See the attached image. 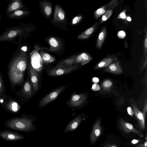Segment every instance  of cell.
<instances>
[{"instance_id":"obj_29","label":"cell","mask_w":147,"mask_h":147,"mask_svg":"<svg viewBox=\"0 0 147 147\" xmlns=\"http://www.w3.org/2000/svg\"><path fill=\"white\" fill-rule=\"evenodd\" d=\"M118 2L117 0H113L109 3L108 7L109 8H113L116 7L118 5Z\"/></svg>"},{"instance_id":"obj_27","label":"cell","mask_w":147,"mask_h":147,"mask_svg":"<svg viewBox=\"0 0 147 147\" xmlns=\"http://www.w3.org/2000/svg\"><path fill=\"white\" fill-rule=\"evenodd\" d=\"M5 86L3 83V77L2 75L0 73V96H3L4 95L5 92Z\"/></svg>"},{"instance_id":"obj_10","label":"cell","mask_w":147,"mask_h":147,"mask_svg":"<svg viewBox=\"0 0 147 147\" xmlns=\"http://www.w3.org/2000/svg\"><path fill=\"white\" fill-rule=\"evenodd\" d=\"M87 96L85 94H80L73 95L68 102V104L71 106L76 107L80 106L86 101Z\"/></svg>"},{"instance_id":"obj_40","label":"cell","mask_w":147,"mask_h":147,"mask_svg":"<svg viewBox=\"0 0 147 147\" xmlns=\"http://www.w3.org/2000/svg\"><path fill=\"white\" fill-rule=\"evenodd\" d=\"M139 141L138 140L134 139L131 142V143L132 144H135L138 143Z\"/></svg>"},{"instance_id":"obj_33","label":"cell","mask_w":147,"mask_h":147,"mask_svg":"<svg viewBox=\"0 0 147 147\" xmlns=\"http://www.w3.org/2000/svg\"><path fill=\"white\" fill-rule=\"evenodd\" d=\"M100 89V86L98 84H93L91 88V89L92 90L94 91L99 90Z\"/></svg>"},{"instance_id":"obj_36","label":"cell","mask_w":147,"mask_h":147,"mask_svg":"<svg viewBox=\"0 0 147 147\" xmlns=\"http://www.w3.org/2000/svg\"><path fill=\"white\" fill-rule=\"evenodd\" d=\"M144 49L145 50V53L146 54H147V35L146 34V38L144 40Z\"/></svg>"},{"instance_id":"obj_6","label":"cell","mask_w":147,"mask_h":147,"mask_svg":"<svg viewBox=\"0 0 147 147\" xmlns=\"http://www.w3.org/2000/svg\"><path fill=\"white\" fill-rule=\"evenodd\" d=\"M118 123L120 129L124 133L129 134L132 132L140 138L144 137V136L142 133L134 127L131 124L125 121L122 118L120 119Z\"/></svg>"},{"instance_id":"obj_30","label":"cell","mask_w":147,"mask_h":147,"mask_svg":"<svg viewBox=\"0 0 147 147\" xmlns=\"http://www.w3.org/2000/svg\"><path fill=\"white\" fill-rule=\"evenodd\" d=\"M82 16H76L72 20V24L74 25L78 23L81 21L82 19Z\"/></svg>"},{"instance_id":"obj_37","label":"cell","mask_w":147,"mask_h":147,"mask_svg":"<svg viewBox=\"0 0 147 147\" xmlns=\"http://www.w3.org/2000/svg\"><path fill=\"white\" fill-rule=\"evenodd\" d=\"M136 147H147V141L144 142L143 144H139L136 146Z\"/></svg>"},{"instance_id":"obj_21","label":"cell","mask_w":147,"mask_h":147,"mask_svg":"<svg viewBox=\"0 0 147 147\" xmlns=\"http://www.w3.org/2000/svg\"><path fill=\"white\" fill-rule=\"evenodd\" d=\"M94 26H93L87 29L78 37V38L85 39L88 38L94 30Z\"/></svg>"},{"instance_id":"obj_15","label":"cell","mask_w":147,"mask_h":147,"mask_svg":"<svg viewBox=\"0 0 147 147\" xmlns=\"http://www.w3.org/2000/svg\"><path fill=\"white\" fill-rule=\"evenodd\" d=\"M82 120V117L79 115L74 118L67 126L64 133L74 131L78 127Z\"/></svg>"},{"instance_id":"obj_16","label":"cell","mask_w":147,"mask_h":147,"mask_svg":"<svg viewBox=\"0 0 147 147\" xmlns=\"http://www.w3.org/2000/svg\"><path fill=\"white\" fill-rule=\"evenodd\" d=\"M65 18V13L59 5H56L54 16V20L56 22H61Z\"/></svg>"},{"instance_id":"obj_2","label":"cell","mask_w":147,"mask_h":147,"mask_svg":"<svg viewBox=\"0 0 147 147\" xmlns=\"http://www.w3.org/2000/svg\"><path fill=\"white\" fill-rule=\"evenodd\" d=\"M32 122V119L27 117H19L8 120L4 123V125L13 130L28 132L31 131L34 128Z\"/></svg>"},{"instance_id":"obj_18","label":"cell","mask_w":147,"mask_h":147,"mask_svg":"<svg viewBox=\"0 0 147 147\" xmlns=\"http://www.w3.org/2000/svg\"><path fill=\"white\" fill-rule=\"evenodd\" d=\"M22 7L23 5L20 0H15L10 4L7 9L6 12L10 13Z\"/></svg>"},{"instance_id":"obj_8","label":"cell","mask_w":147,"mask_h":147,"mask_svg":"<svg viewBox=\"0 0 147 147\" xmlns=\"http://www.w3.org/2000/svg\"><path fill=\"white\" fill-rule=\"evenodd\" d=\"M130 101L134 114L138 121L140 128L142 130H144L145 128V116L139 110L132 98L130 99Z\"/></svg>"},{"instance_id":"obj_26","label":"cell","mask_w":147,"mask_h":147,"mask_svg":"<svg viewBox=\"0 0 147 147\" xmlns=\"http://www.w3.org/2000/svg\"><path fill=\"white\" fill-rule=\"evenodd\" d=\"M113 13L112 9H109L106 11L103 14L100 23L108 20L111 17Z\"/></svg>"},{"instance_id":"obj_17","label":"cell","mask_w":147,"mask_h":147,"mask_svg":"<svg viewBox=\"0 0 147 147\" xmlns=\"http://www.w3.org/2000/svg\"><path fill=\"white\" fill-rule=\"evenodd\" d=\"M32 86L30 82L27 80L24 85L22 90V94L25 97L29 98L32 95Z\"/></svg>"},{"instance_id":"obj_3","label":"cell","mask_w":147,"mask_h":147,"mask_svg":"<svg viewBox=\"0 0 147 147\" xmlns=\"http://www.w3.org/2000/svg\"><path fill=\"white\" fill-rule=\"evenodd\" d=\"M92 57L88 54L83 53L77 56H73L59 63L57 65L69 66L74 64H85L92 59Z\"/></svg>"},{"instance_id":"obj_42","label":"cell","mask_w":147,"mask_h":147,"mask_svg":"<svg viewBox=\"0 0 147 147\" xmlns=\"http://www.w3.org/2000/svg\"><path fill=\"white\" fill-rule=\"evenodd\" d=\"M147 136H146V137H145V139H146V141H147Z\"/></svg>"},{"instance_id":"obj_32","label":"cell","mask_w":147,"mask_h":147,"mask_svg":"<svg viewBox=\"0 0 147 147\" xmlns=\"http://www.w3.org/2000/svg\"><path fill=\"white\" fill-rule=\"evenodd\" d=\"M117 36L119 38H124L126 36V34L123 31L121 30L118 32Z\"/></svg>"},{"instance_id":"obj_12","label":"cell","mask_w":147,"mask_h":147,"mask_svg":"<svg viewBox=\"0 0 147 147\" xmlns=\"http://www.w3.org/2000/svg\"><path fill=\"white\" fill-rule=\"evenodd\" d=\"M30 74L34 92L35 93L38 88V77L37 71L31 65L30 67Z\"/></svg>"},{"instance_id":"obj_20","label":"cell","mask_w":147,"mask_h":147,"mask_svg":"<svg viewBox=\"0 0 147 147\" xmlns=\"http://www.w3.org/2000/svg\"><path fill=\"white\" fill-rule=\"evenodd\" d=\"M28 11L17 10L14 11L13 13L9 16V17L11 18H20L28 14Z\"/></svg>"},{"instance_id":"obj_14","label":"cell","mask_w":147,"mask_h":147,"mask_svg":"<svg viewBox=\"0 0 147 147\" xmlns=\"http://www.w3.org/2000/svg\"><path fill=\"white\" fill-rule=\"evenodd\" d=\"M105 71L107 72L116 74H119L123 72V70L120 64L117 62L111 63L106 67Z\"/></svg>"},{"instance_id":"obj_11","label":"cell","mask_w":147,"mask_h":147,"mask_svg":"<svg viewBox=\"0 0 147 147\" xmlns=\"http://www.w3.org/2000/svg\"><path fill=\"white\" fill-rule=\"evenodd\" d=\"M100 121L97 120L93 125L90 136V140L92 144H94L100 135L102 128L100 125Z\"/></svg>"},{"instance_id":"obj_9","label":"cell","mask_w":147,"mask_h":147,"mask_svg":"<svg viewBox=\"0 0 147 147\" xmlns=\"http://www.w3.org/2000/svg\"><path fill=\"white\" fill-rule=\"evenodd\" d=\"M3 106L9 111L13 113L18 112L21 109V107L18 102L14 98H9L6 99L2 103Z\"/></svg>"},{"instance_id":"obj_1","label":"cell","mask_w":147,"mask_h":147,"mask_svg":"<svg viewBox=\"0 0 147 147\" xmlns=\"http://www.w3.org/2000/svg\"><path fill=\"white\" fill-rule=\"evenodd\" d=\"M27 65V56L24 52L15 57L10 63L8 74L12 86H16L23 83L24 73Z\"/></svg>"},{"instance_id":"obj_22","label":"cell","mask_w":147,"mask_h":147,"mask_svg":"<svg viewBox=\"0 0 147 147\" xmlns=\"http://www.w3.org/2000/svg\"><path fill=\"white\" fill-rule=\"evenodd\" d=\"M112 82L110 80L107 79L102 83L101 87L102 89L105 91H109L113 85Z\"/></svg>"},{"instance_id":"obj_39","label":"cell","mask_w":147,"mask_h":147,"mask_svg":"<svg viewBox=\"0 0 147 147\" xmlns=\"http://www.w3.org/2000/svg\"><path fill=\"white\" fill-rule=\"evenodd\" d=\"M105 147H117V145L114 144H108Z\"/></svg>"},{"instance_id":"obj_4","label":"cell","mask_w":147,"mask_h":147,"mask_svg":"<svg viewBox=\"0 0 147 147\" xmlns=\"http://www.w3.org/2000/svg\"><path fill=\"white\" fill-rule=\"evenodd\" d=\"M78 67L77 65L69 66L57 65L48 71V75L50 76H60L71 72Z\"/></svg>"},{"instance_id":"obj_25","label":"cell","mask_w":147,"mask_h":147,"mask_svg":"<svg viewBox=\"0 0 147 147\" xmlns=\"http://www.w3.org/2000/svg\"><path fill=\"white\" fill-rule=\"evenodd\" d=\"M41 56L42 60L44 62H53L55 60L54 58L47 53L43 54Z\"/></svg>"},{"instance_id":"obj_23","label":"cell","mask_w":147,"mask_h":147,"mask_svg":"<svg viewBox=\"0 0 147 147\" xmlns=\"http://www.w3.org/2000/svg\"><path fill=\"white\" fill-rule=\"evenodd\" d=\"M42 7L43 10L47 16H50L52 12V8L49 3L48 2H44Z\"/></svg>"},{"instance_id":"obj_35","label":"cell","mask_w":147,"mask_h":147,"mask_svg":"<svg viewBox=\"0 0 147 147\" xmlns=\"http://www.w3.org/2000/svg\"><path fill=\"white\" fill-rule=\"evenodd\" d=\"M127 110L128 114L131 116H133L134 113L131 108L129 107H128Z\"/></svg>"},{"instance_id":"obj_24","label":"cell","mask_w":147,"mask_h":147,"mask_svg":"<svg viewBox=\"0 0 147 147\" xmlns=\"http://www.w3.org/2000/svg\"><path fill=\"white\" fill-rule=\"evenodd\" d=\"M106 8L105 6L98 9L94 13V16L95 18L98 19L106 11Z\"/></svg>"},{"instance_id":"obj_28","label":"cell","mask_w":147,"mask_h":147,"mask_svg":"<svg viewBox=\"0 0 147 147\" xmlns=\"http://www.w3.org/2000/svg\"><path fill=\"white\" fill-rule=\"evenodd\" d=\"M49 42L51 45L53 47H56L58 45V41L54 38H50L49 40Z\"/></svg>"},{"instance_id":"obj_13","label":"cell","mask_w":147,"mask_h":147,"mask_svg":"<svg viewBox=\"0 0 147 147\" xmlns=\"http://www.w3.org/2000/svg\"><path fill=\"white\" fill-rule=\"evenodd\" d=\"M117 58L115 56L109 57L101 61L95 66L94 69H98L106 67L111 64L113 62L117 61Z\"/></svg>"},{"instance_id":"obj_7","label":"cell","mask_w":147,"mask_h":147,"mask_svg":"<svg viewBox=\"0 0 147 147\" xmlns=\"http://www.w3.org/2000/svg\"><path fill=\"white\" fill-rule=\"evenodd\" d=\"M0 137L5 140L9 141L20 140L24 138L23 135L18 132L7 129L0 131Z\"/></svg>"},{"instance_id":"obj_34","label":"cell","mask_w":147,"mask_h":147,"mask_svg":"<svg viewBox=\"0 0 147 147\" xmlns=\"http://www.w3.org/2000/svg\"><path fill=\"white\" fill-rule=\"evenodd\" d=\"M144 103H145V105H144L143 109V112H142V113L143 115L144 116H145L146 114V113L147 111V100H146V101Z\"/></svg>"},{"instance_id":"obj_31","label":"cell","mask_w":147,"mask_h":147,"mask_svg":"<svg viewBox=\"0 0 147 147\" xmlns=\"http://www.w3.org/2000/svg\"><path fill=\"white\" fill-rule=\"evenodd\" d=\"M126 9H125L122 11L118 15L117 19H125L126 18V16L125 14Z\"/></svg>"},{"instance_id":"obj_38","label":"cell","mask_w":147,"mask_h":147,"mask_svg":"<svg viewBox=\"0 0 147 147\" xmlns=\"http://www.w3.org/2000/svg\"><path fill=\"white\" fill-rule=\"evenodd\" d=\"M92 82L94 84H97L99 82V79L97 77H94L92 79Z\"/></svg>"},{"instance_id":"obj_43","label":"cell","mask_w":147,"mask_h":147,"mask_svg":"<svg viewBox=\"0 0 147 147\" xmlns=\"http://www.w3.org/2000/svg\"><path fill=\"white\" fill-rule=\"evenodd\" d=\"M1 100V99L0 98V100Z\"/></svg>"},{"instance_id":"obj_5","label":"cell","mask_w":147,"mask_h":147,"mask_svg":"<svg viewBox=\"0 0 147 147\" xmlns=\"http://www.w3.org/2000/svg\"><path fill=\"white\" fill-rule=\"evenodd\" d=\"M67 85L62 86L47 94L40 101V106L43 107L54 100L67 88Z\"/></svg>"},{"instance_id":"obj_41","label":"cell","mask_w":147,"mask_h":147,"mask_svg":"<svg viewBox=\"0 0 147 147\" xmlns=\"http://www.w3.org/2000/svg\"><path fill=\"white\" fill-rule=\"evenodd\" d=\"M127 20L128 21H131V18L129 16H128L126 18Z\"/></svg>"},{"instance_id":"obj_19","label":"cell","mask_w":147,"mask_h":147,"mask_svg":"<svg viewBox=\"0 0 147 147\" xmlns=\"http://www.w3.org/2000/svg\"><path fill=\"white\" fill-rule=\"evenodd\" d=\"M106 35V30L105 28L102 29L99 34L97 41L96 47L100 49L102 47Z\"/></svg>"}]
</instances>
